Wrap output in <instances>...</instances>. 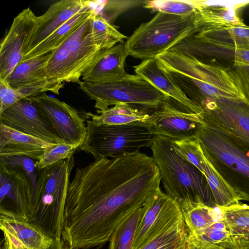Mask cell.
Wrapping results in <instances>:
<instances>
[{
  "instance_id": "obj_30",
  "label": "cell",
  "mask_w": 249,
  "mask_h": 249,
  "mask_svg": "<svg viewBox=\"0 0 249 249\" xmlns=\"http://www.w3.org/2000/svg\"><path fill=\"white\" fill-rule=\"evenodd\" d=\"M169 197L160 189L146 202L136 230L132 249H140L146 242L149 233Z\"/></svg>"
},
{
  "instance_id": "obj_20",
  "label": "cell",
  "mask_w": 249,
  "mask_h": 249,
  "mask_svg": "<svg viewBox=\"0 0 249 249\" xmlns=\"http://www.w3.org/2000/svg\"><path fill=\"white\" fill-rule=\"evenodd\" d=\"M236 10L234 7L215 4L213 1L197 0L194 13L198 32L246 26L236 14Z\"/></svg>"
},
{
  "instance_id": "obj_43",
  "label": "cell",
  "mask_w": 249,
  "mask_h": 249,
  "mask_svg": "<svg viewBox=\"0 0 249 249\" xmlns=\"http://www.w3.org/2000/svg\"><path fill=\"white\" fill-rule=\"evenodd\" d=\"M187 249H222L218 245L204 243L190 236Z\"/></svg>"
},
{
  "instance_id": "obj_26",
  "label": "cell",
  "mask_w": 249,
  "mask_h": 249,
  "mask_svg": "<svg viewBox=\"0 0 249 249\" xmlns=\"http://www.w3.org/2000/svg\"><path fill=\"white\" fill-rule=\"evenodd\" d=\"M51 55L52 52L22 60L17 65L4 82L12 88H18L48 79L47 66Z\"/></svg>"
},
{
  "instance_id": "obj_9",
  "label": "cell",
  "mask_w": 249,
  "mask_h": 249,
  "mask_svg": "<svg viewBox=\"0 0 249 249\" xmlns=\"http://www.w3.org/2000/svg\"><path fill=\"white\" fill-rule=\"evenodd\" d=\"M203 124L234 139L249 149V106L237 100L209 103L201 113Z\"/></svg>"
},
{
  "instance_id": "obj_40",
  "label": "cell",
  "mask_w": 249,
  "mask_h": 249,
  "mask_svg": "<svg viewBox=\"0 0 249 249\" xmlns=\"http://www.w3.org/2000/svg\"><path fill=\"white\" fill-rule=\"evenodd\" d=\"M226 69L244 93L249 106V65L232 66Z\"/></svg>"
},
{
  "instance_id": "obj_33",
  "label": "cell",
  "mask_w": 249,
  "mask_h": 249,
  "mask_svg": "<svg viewBox=\"0 0 249 249\" xmlns=\"http://www.w3.org/2000/svg\"><path fill=\"white\" fill-rule=\"evenodd\" d=\"M91 30L93 35L107 49L118 43L124 42V39L128 38L120 33L98 10L92 17Z\"/></svg>"
},
{
  "instance_id": "obj_12",
  "label": "cell",
  "mask_w": 249,
  "mask_h": 249,
  "mask_svg": "<svg viewBox=\"0 0 249 249\" xmlns=\"http://www.w3.org/2000/svg\"><path fill=\"white\" fill-rule=\"evenodd\" d=\"M30 97L41 109L64 143L77 148L82 145L87 127L75 108L45 92Z\"/></svg>"
},
{
  "instance_id": "obj_39",
  "label": "cell",
  "mask_w": 249,
  "mask_h": 249,
  "mask_svg": "<svg viewBox=\"0 0 249 249\" xmlns=\"http://www.w3.org/2000/svg\"><path fill=\"white\" fill-rule=\"evenodd\" d=\"M135 2L136 1L115 0L101 1L99 2V12L102 11L103 12L101 14L104 16L107 21L111 23V21L112 20H114L116 17L120 13L137 4L135 3Z\"/></svg>"
},
{
  "instance_id": "obj_4",
  "label": "cell",
  "mask_w": 249,
  "mask_h": 249,
  "mask_svg": "<svg viewBox=\"0 0 249 249\" xmlns=\"http://www.w3.org/2000/svg\"><path fill=\"white\" fill-rule=\"evenodd\" d=\"M73 155L40 170L28 220L55 240L62 237L70 177L75 162Z\"/></svg>"
},
{
  "instance_id": "obj_27",
  "label": "cell",
  "mask_w": 249,
  "mask_h": 249,
  "mask_svg": "<svg viewBox=\"0 0 249 249\" xmlns=\"http://www.w3.org/2000/svg\"><path fill=\"white\" fill-rule=\"evenodd\" d=\"M182 214L190 234L196 233L222 218V210L201 202L184 200L179 204Z\"/></svg>"
},
{
  "instance_id": "obj_21",
  "label": "cell",
  "mask_w": 249,
  "mask_h": 249,
  "mask_svg": "<svg viewBox=\"0 0 249 249\" xmlns=\"http://www.w3.org/2000/svg\"><path fill=\"white\" fill-rule=\"evenodd\" d=\"M0 228L27 249H48L54 240L36 225L14 216L0 214Z\"/></svg>"
},
{
  "instance_id": "obj_42",
  "label": "cell",
  "mask_w": 249,
  "mask_h": 249,
  "mask_svg": "<svg viewBox=\"0 0 249 249\" xmlns=\"http://www.w3.org/2000/svg\"><path fill=\"white\" fill-rule=\"evenodd\" d=\"M217 245L222 249H249V238L242 235L231 234Z\"/></svg>"
},
{
  "instance_id": "obj_8",
  "label": "cell",
  "mask_w": 249,
  "mask_h": 249,
  "mask_svg": "<svg viewBox=\"0 0 249 249\" xmlns=\"http://www.w3.org/2000/svg\"><path fill=\"white\" fill-rule=\"evenodd\" d=\"M78 84L89 98L95 101L97 114L119 104H128L152 112L163 102L171 99L136 74L127 73L122 79L110 83L93 84L81 81Z\"/></svg>"
},
{
  "instance_id": "obj_46",
  "label": "cell",
  "mask_w": 249,
  "mask_h": 249,
  "mask_svg": "<svg viewBox=\"0 0 249 249\" xmlns=\"http://www.w3.org/2000/svg\"><path fill=\"white\" fill-rule=\"evenodd\" d=\"M241 235L249 238V228L244 231Z\"/></svg>"
},
{
  "instance_id": "obj_31",
  "label": "cell",
  "mask_w": 249,
  "mask_h": 249,
  "mask_svg": "<svg viewBox=\"0 0 249 249\" xmlns=\"http://www.w3.org/2000/svg\"><path fill=\"white\" fill-rule=\"evenodd\" d=\"M0 163L23 176L30 183L32 198L30 216L38 187L40 172L37 168L38 161L25 156H0Z\"/></svg>"
},
{
  "instance_id": "obj_29",
  "label": "cell",
  "mask_w": 249,
  "mask_h": 249,
  "mask_svg": "<svg viewBox=\"0 0 249 249\" xmlns=\"http://www.w3.org/2000/svg\"><path fill=\"white\" fill-rule=\"evenodd\" d=\"M194 36L206 42L249 51V27L247 26L198 32Z\"/></svg>"
},
{
  "instance_id": "obj_6",
  "label": "cell",
  "mask_w": 249,
  "mask_h": 249,
  "mask_svg": "<svg viewBox=\"0 0 249 249\" xmlns=\"http://www.w3.org/2000/svg\"><path fill=\"white\" fill-rule=\"evenodd\" d=\"M196 137L215 170L242 200L249 201V149L204 124Z\"/></svg>"
},
{
  "instance_id": "obj_11",
  "label": "cell",
  "mask_w": 249,
  "mask_h": 249,
  "mask_svg": "<svg viewBox=\"0 0 249 249\" xmlns=\"http://www.w3.org/2000/svg\"><path fill=\"white\" fill-rule=\"evenodd\" d=\"M169 99L163 102L151 113L149 129L153 135L160 136L172 141L196 137L203 124L201 113L180 109Z\"/></svg>"
},
{
  "instance_id": "obj_44",
  "label": "cell",
  "mask_w": 249,
  "mask_h": 249,
  "mask_svg": "<svg viewBox=\"0 0 249 249\" xmlns=\"http://www.w3.org/2000/svg\"><path fill=\"white\" fill-rule=\"evenodd\" d=\"M9 239L11 243L8 241H4L1 245L0 249H27L24 247L21 244L10 239V238Z\"/></svg>"
},
{
  "instance_id": "obj_16",
  "label": "cell",
  "mask_w": 249,
  "mask_h": 249,
  "mask_svg": "<svg viewBox=\"0 0 249 249\" xmlns=\"http://www.w3.org/2000/svg\"><path fill=\"white\" fill-rule=\"evenodd\" d=\"M169 51L181 53L201 62L214 64L217 61L231 67L249 65V51L206 42L194 35L188 37Z\"/></svg>"
},
{
  "instance_id": "obj_13",
  "label": "cell",
  "mask_w": 249,
  "mask_h": 249,
  "mask_svg": "<svg viewBox=\"0 0 249 249\" xmlns=\"http://www.w3.org/2000/svg\"><path fill=\"white\" fill-rule=\"evenodd\" d=\"M37 22V17L29 8L22 10L14 18L0 43V80L4 81L23 60Z\"/></svg>"
},
{
  "instance_id": "obj_10",
  "label": "cell",
  "mask_w": 249,
  "mask_h": 249,
  "mask_svg": "<svg viewBox=\"0 0 249 249\" xmlns=\"http://www.w3.org/2000/svg\"><path fill=\"white\" fill-rule=\"evenodd\" d=\"M0 123L50 143L64 142L41 109L30 97L18 101L0 113Z\"/></svg>"
},
{
  "instance_id": "obj_15",
  "label": "cell",
  "mask_w": 249,
  "mask_h": 249,
  "mask_svg": "<svg viewBox=\"0 0 249 249\" xmlns=\"http://www.w3.org/2000/svg\"><path fill=\"white\" fill-rule=\"evenodd\" d=\"M32 199L27 180L0 163V213L28 221Z\"/></svg>"
},
{
  "instance_id": "obj_36",
  "label": "cell",
  "mask_w": 249,
  "mask_h": 249,
  "mask_svg": "<svg viewBox=\"0 0 249 249\" xmlns=\"http://www.w3.org/2000/svg\"><path fill=\"white\" fill-rule=\"evenodd\" d=\"M221 208L222 219L232 235H241L249 228V205L240 203Z\"/></svg>"
},
{
  "instance_id": "obj_32",
  "label": "cell",
  "mask_w": 249,
  "mask_h": 249,
  "mask_svg": "<svg viewBox=\"0 0 249 249\" xmlns=\"http://www.w3.org/2000/svg\"><path fill=\"white\" fill-rule=\"evenodd\" d=\"M146 203L137 209L118 227L109 241L108 249H132L135 234Z\"/></svg>"
},
{
  "instance_id": "obj_37",
  "label": "cell",
  "mask_w": 249,
  "mask_h": 249,
  "mask_svg": "<svg viewBox=\"0 0 249 249\" xmlns=\"http://www.w3.org/2000/svg\"><path fill=\"white\" fill-rule=\"evenodd\" d=\"M77 148L64 142L46 148L38 161V169L40 170L69 158Z\"/></svg>"
},
{
  "instance_id": "obj_14",
  "label": "cell",
  "mask_w": 249,
  "mask_h": 249,
  "mask_svg": "<svg viewBox=\"0 0 249 249\" xmlns=\"http://www.w3.org/2000/svg\"><path fill=\"white\" fill-rule=\"evenodd\" d=\"M94 14L60 46L68 53L71 66V82L78 84L81 81L80 78L101 52L106 50L92 32L91 19Z\"/></svg>"
},
{
  "instance_id": "obj_23",
  "label": "cell",
  "mask_w": 249,
  "mask_h": 249,
  "mask_svg": "<svg viewBox=\"0 0 249 249\" xmlns=\"http://www.w3.org/2000/svg\"><path fill=\"white\" fill-rule=\"evenodd\" d=\"M94 3L95 1L92 0L90 5L72 17L34 49L26 53L22 60L46 54L60 46L85 21L96 12L97 8L94 6Z\"/></svg>"
},
{
  "instance_id": "obj_41",
  "label": "cell",
  "mask_w": 249,
  "mask_h": 249,
  "mask_svg": "<svg viewBox=\"0 0 249 249\" xmlns=\"http://www.w3.org/2000/svg\"><path fill=\"white\" fill-rule=\"evenodd\" d=\"M22 99L17 89L0 80V113Z\"/></svg>"
},
{
  "instance_id": "obj_2",
  "label": "cell",
  "mask_w": 249,
  "mask_h": 249,
  "mask_svg": "<svg viewBox=\"0 0 249 249\" xmlns=\"http://www.w3.org/2000/svg\"><path fill=\"white\" fill-rule=\"evenodd\" d=\"M157 58L169 77L202 111L208 103L219 99L246 103L244 93L226 68L173 51Z\"/></svg>"
},
{
  "instance_id": "obj_34",
  "label": "cell",
  "mask_w": 249,
  "mask_h": 249,
  "mask_svg": "<svg viewBox=\"0 0 249 249\" xmlns=\"http://www.w3.org/2000/svg\"><path fill=\"white\" fill-rule=\"evenodd\" d=\"M142 3L143 7L151 12L180 16L191 15L197 7V0H152Z\"/></svg>"
},
{
  "instance_id": "obj_25",
  "label": "cell",
  "mask_w": 249,
  "mask_h": 249,
  "mask_svg": "<svg viewBox=\"0 0 249 249\" xmlns=\"http://www.w3.org/2000/svg\"><path fill=\"white\" fill-rule=\"evenodd\" d=\"M189 231L182 213L140 249H187Z\"/></svg>"
},
{
  "instance_id": "obj_5",
  "label": "cell",
  "mask_w": 249,
  "mask_h": 249,
  "mask_svg": "<svg viewBox=\"0 0 249 249\" xmlns=\"http://www.w3.org/2000/svg\"><path fill=\"white\" fill-rule=\"evenodd\" d=\"M198 31L194 12L186 16L158 12L127 38L125 50L128 56L142 60L153 58Z\"/></svg>"
},
{
  "instance_id": "obj_17",
  "label": "cell",
  "mask_w": 249,
  "mask_h": 249,
  "mask_svg": "<svg viewBox=\"0 0 249 249\" xmlns=\"http://www.w3.org/2000/svg\"><path fill=\"white\" fill-rule=\"evenodd\" d=\"M92 1L62 0L51 5L45 13L37 17V25L27 45L25 54L34 49L72 17L90 5Z\"/></svg>"
},
{
  "instance_id": "obj_19",
  "label": "cell",
  "mask_w": 249,
  "mask_h": 249,
  "mask_svg": "<svg viewBox=\"0 0 249 249\" xmlns=\"http://www.w3.org/2000/svg\"><path fill=\"white\" fill-rule=\"evenodd\" d=\"M136 75L148 82L166 96L184 106L191 111L200 113L202 109L196 106L169 77L161 68L157 57L142 60L134 66Z\"/></svg>"
},
{
  "instance_id": "obj_22",
  "label": "cell",
  "mask_w": 249,
  "mask_h": 249,
  "mask_svg": "<svg viewBox=\"0 0 249 249\" xmlns=\"http://www.w3.org/2000/svg\"><path fill=\"white\" fill-rule=\"evenodd\" d=\"M53 144L0 123V156H25L38 161Z\"/></svg>"
},
{
  "instance_id": "obj_28",
  "label": "cell",
  "mask_w": 249,
  "mask_h": 249,
  "mask_svg": "<svg viewBox=\"0 0 249 249\" xmlns=\"http://www.w3.org/2000/svg\"><path fill=\"white\" fill-rule=\"evenodd\" d=\"M196 168L206 178L215 206L225 208L241 203L240 196L215 170L205 155Z\"/></svg>"
},
{
  "instance_id": "obj_24",
  "label": "cell",
  "mask_w": 249,
  "mask_h": 249,
  "mask_svg": "<svg viewBox=\"0 0 249 249\" xmlns=\"http://www.w3.org/2000/svg\"><path fill=\"white\" fill-rule=\"evenodd\" d=\"M152 112L128 104H119L98 114L86 113L96 125H122L134 123H150Z\"/></svg>"
},
{
  "instance_id": "obj_35",
  "label": "cell",
  "mask_w": 249,
  "mask_h": 249,
  "mask_svg": "<svg viewBox=\"0 0 249 249\" xmlns=\"http://www.w3.org/2000/svg\"><path fill=\"white\" fill-rule=\"evenodd\" d=\"M48 78L60 82H71V66L67 51L62 46L52 52L47 66Z\"/></svg>"
},
{
  "instance_id": "obj_45",
  "label": "cell",
  "mask_w": 249,
  "mask_h": 249,
  "mask_svg": "<svg viewBox=\"0 0 249 249\" xmlns=\"http://www.w3.org/2000/svg\"><path fill=\"white\" fill-rule=\"evenodd\" d=\"M48 249H73L62 239L60 240H54L53 242Z\"/></svg>"
},
{
  "instance_id": "obj_1",
  "label": "cell",
  "mask_w": 249,
  "mask_h": 249,
  "mask_svg": "<svg viewBox=\"0 0 249 249\" xmlns=\"http://www.w3.org/2000/svg\"><path fill=\"white\" fill-rule=\"evenodd\" d=\"M160 182L153 157L140 151L77 168L68 188L61 239L73 249L102 247L160 189Z\"/></svg>"
},
{
  "instance_id": "obj_18",
  "label": "cell",
  "mask_w": 249,
  "mask_h": 249,
  "mask_svg": "<svg viewBox=\"0 0 249 249\" xmlns=\"http://www.w3.org/2000/svg\"><path fill=\"white\" fill-rule=\"evenodd\" d=\"M127 56L124 42L103 50L83 74V81L103 84L122 79L127 74L124 69Z\"/></svg>"
},
{
  "instance_id": "obj_38",
  "label": "cell",
  "mask_w": 249,
  "mask_h": 249,
  "mask_svg": "<svg viewBox=\"0 0 249 249\" xmlns=\"http://www.w3.org/2000/svg\"><path fill=\"white\" fill-rule=\"evenodd\" d=\"M231 235V231L222 218L196 233L190 234V236L197 240L214 245L225 241Z\"/></svg>"
},
{
  "instance_id": "obj_3",
  "label": "cell",
  "mask_w": 249,
  "mask_h": 249,
  "mask_svg": "<svg viewBox=\"0 0 249 249\" xmlns=\"http://www.w3.org/2000/svg\"><path fill=\"white\" fill-rule=\"evenodd\" d=\"M150 148L169 196L178 204L190 200L215 206L206 178L183 157L172 140L153 135Z\"/></svg>"
},
{
  "instance_id": "obj_7",
  "label": "cell",
  "mask_w": 249,
  "mask_h": 249,
  "mask_svg": "<svg viewBox=\"0 0 249 249\" xmlns=\"http://www.w3.org/2000/svg\"><path fill=\"white\" fill-rule=\"evenodd\" d=\"M87 135L80 149L91 154L95 160L120 157L150 147L153 135L148 123L122 125H95L87 120Z\"/></svg>"
}]
</instances>
